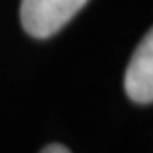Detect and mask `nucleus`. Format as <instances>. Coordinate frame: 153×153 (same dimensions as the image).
Wrapping results in <instances>:
<instances>
[{"label": "nucleus", "mask_w": 153, "mask_h": 153, "mask_svg": "<svg viewBox=\"0 0 153 153\" xmlns=\"http://www.w3.org/2000/svg\"><path fill=\"white\" fill-rule=\"evenodd\" d=\"M89 0H22L20 22L31 37L46 39L68 22Z\"/></svg>", "instance_id": "nucleus-1"}, {"label": "nucleus", "mask_w": 153, "mask_h": 153, "mask_svg": "<svg viewBox=\"0 0 153 153\" xmlns=\"http://www.w3.org/2000/svg\"><path fill=\"white\" fill-rule=\"evenodd\" d=\"M126 92L137 103H151L153 102V35H148L140 41L138 48L131 57L126 78H124Z\"/></svg>", "instance_id": "nucleus-2"}, {"label": "nucleus", "mask_w": 153, "mask_h": 153, "mask_svg": "<svg viewBox=\"0 0 153 153\" xmlns=\"http://www.w3.org/2000/svg\"><path fill=\"white\" fill-rule=\"evenodd\" d=\"M41 153H72V151H68L65 146H61V144H50V146H46L45 149H42Z\"/></svg>", "instance_id": "nucleus-3"}]
</instances>
